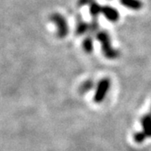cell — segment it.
I'll list each match as a JSON object with an SVG mask.
<instances>
[{
  "label": "cell",
  "instance_id": "obj_1",
  "mask_svg": "<svg viewBox=\"0 0 151 151\" xmlns=\"http://www.w3.org/2000/svg\"><path fill=\"white\" fill-rule=\"evenodd\" d=\"M97 40L99 41L102 48V52L103 55L110 60H114L119 56V52L113 47L111 38L107 31L105 30H99L96 34Z\"/></svg>",
  "mask_w": 151,
  "mask_h": 151
},
{
  "label": "cell",
  "instance_id": "obj_2",
  "mask_svg": "<svg viewBox=\"0 0 151 151\" xmlns=\"http://www.w3.org/2000/svg\"><path fill=\"white\" fill-rule=\"evenodd\" d=\"M50 20L56 26V33L59 38H65L68 35L69 26L65 18L59 13H55L50 15Z\"/></svg>",
  "mask_w": 151,
  "mask_h": 151
},
{
  "label": "cell",
  "instance_id": "obj_3",
  "mask_svg": "<svg viewBox=\"0 0 151 151\" xmlns=\"http://www.w3.org/2000/svg\"><path fill=\"white\" fill-rule=\"evenodd\" d=\"M109 87H110V81L108 78H103V80L99 81L95 95V100L97 102H100L105 97L106 93L109 90Z\"/></svg>",
  "mask_w": 151,
  "mask_h": 151
},
{
  "label": "cell",
  "instance_id": "obj_4",
  "mask_svg": "<svg viewBox=\"0 0 151 151\" xmlns=\"http://www.w3.org/2000/svg\"><path fill=\"white\" fill-rule=\"evenodd\" d=\"M102 14L105 17L108 21L117 22L120 18L119 12L118 9L110 5H103L102 9Z\"/></svg>",
  "mask_w": 151,
  "mask_h": 151
},
{
  "label": "cell",
  "instance_id": "obj_5",
  "mask_svg": "<svg viewBox=\"0 0 151 151\" xmlns=\"http://www.w3.org/2000/svg\"><path fill=\"white\" fill-rule=\"evenodd\" d=\"M119 3L125 8L135 11L140 10L144 6L141 0H119Z\"/></svg>",
  "mask_w": 151,
  "mask_h": 151
},
{
  "label": "cell",
  "instance_id": "obj_6",
  "mask_svg": "<svg viewBox=\"0 0 151 151\" xmlns=\"http://www.w3.org/2000/svg\"><path fill=\"white\" fill-rule=\"evenodd\" d=\"M76 33L77 35H82L84 34L89 33V24L85 22L82 19L78 18L76 28Z\"/></svg>",
  "mask_w": 151,
  "mask_h": 151
},
{
  "label": "cell",
  "instance_id": "obj_7",
  "mask_svg": "<svg viewBox=\"0 0 151 151\" xmlns=\"http://www.w3.org/2000/svg\"><path fill=\"white\" fill-rule=\"evenodd\" d=\"M102 9H103V6L100 5L95 0L89 5V11L93 19H97V16L100 14H102Z\"/></svg>",
  "mask_w": 151,
  "mask_h": 151
},
{
  "label": "cell",
  "instance_id": "obj_8",
  "mask_svg": "<svg viewBox=\"0 0 151 151\" xmlns=\"http://www.w3.org/2000/svg\"><path fill=\"white\" fill-rule=\"evenodd\" d=\"M82 45H83L84 50L86 53L92 52V50H93V40H92V38L90 35H87L85 38V40L82 43Z\"/></svg>",
  "mask_w": 151,
  "mask_h": 151
},
{
  "label": "cell",
  "instance_id": "obj_9",
  "mask_svg": "<svg viewBox=\"0 0 151 151\" xmlns=\"http://www.w3.org/2000/svg\"><path fill=\"white\" fill-rule=\"evenodd\" d=\"M99 24L97 22V19H93L92 21L89 24V33L90 34H97L99 30Z\"/></svg>",
  "mask_w": 151,
  "mask_h": 151
},
{
  "label": "cell",
  "instance_id": "obj_10",
  "mask_svg": "<svg viewBox=\"0 0 151 151\" xmlns=\"http://www.w3.org/2000/svg\"><path fill=\"white\" fill-rule=\"evenodd\" d=\"M94 0H78V5L80 7L89 6Z\"/></svg>",
  "mask_w": 151,
  "mask_h": 151
}]
</instances>
